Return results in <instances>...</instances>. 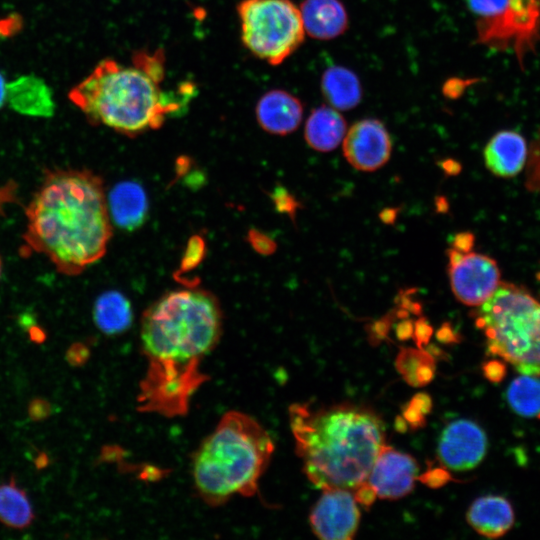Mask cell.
I'll return each instance as SVG.
<instances>
[{
  "mask_svg": "<svg viewBox=\"0 0 540 540\" xmlns=\"http://www.w3.org/2000/svg\"><path fill=\"white\" fill-rule=\"evenodd\" d=\"M505 365L497 360L488 361L483 365L485 377L492 382H500L505 376Z\"/></svg>",
  "mask_w": 540,
  "mask_h": 540,
  "instance_id": "obj_30",
  "label": "cell"
},
{
  "mask_svg": "<svg viewBox=\"0 0 540 540\" xmlns=\"http://www.w3.org/2000/svg\"><path fill=\"white\" fill-rule=\"evenodd\" d=\"M23 239L56 270L76 276L106 253L112 234L103 180L88 169L48 170L25 207Z\"/></svg>",
  "mask_w": 540,
  "mask_h": 540,
  "instance_id": "obj_2",
  "label": "cell"
},
{
  "mask_svg": "<svg viewBox=\"0 0 540 540\" xmlns=\"http://www.w3.org/2000/svg\"><path fill=\"white\" fill-rule=\"evenodd\" d=\"M17 184L10 180L0 185V217L4 216L5 206L8 203H17Z\"/></svg>",
  "mask_w": 540,
  "mask_h": 540,
  "instance_id": "obj_28",
  "label": "cell"
},
{
  "mask_svg": "<svg viewBox=\"0 0 540 540\" xmlns=\"http://www.w3.org/2000/svg\"><path fill=\"white\" fill-rule=\"evenodd\" d=\"M7 84L4 75L0 72V109L7 101Z\"/></svg>",
  "mask_w": 540,
  "mask_h": 540,
  "instance_id": "obj_38",
  "label": "cell"
},
{
  "mask_svg": "<svg viewBox=\"0 0 540 540\" xmlns=\"http://www.w3.org/2000/svg\"><path fill=\"white\" fill-rule=\"evenodd\" d=\"M517 0H466L470 10L480 21L478 24L479 37L482 42H492L498 39L508 11L514 8Z\"/></svg>",
  "mask_w": 540,
  "mask_h": 540,
  "instance_id": "obj_23",
  "label": "cell"
},
{
  "mask_svg": "<svg viewBox=\"0 0 540 540\" xmlns=\"http://www.w3.org/2000/svg\"><path fill=\"white\" fill-rule=\"evenodd\" d=\"M322 92L336 110L354 108L361 99V86L357 76L347 68H328L321 80Z\"/></svg>",
  "mask_w": 540,
  "mask_h": 540,
  "instance_id": "obj_21",
  "label": "cell"
},
{
  "mask_svg": "<svg viewBox=\"0 0 540 540\" xmlns=\"http://www.w3.org/2000/svg\"><path fill=\"white\" fill-rule=\"evenodd\" d=\"M96 326L107 335L125 332L132 324L133 312L129 300L118 291L102 293L93 308Z\"/></svg>",
  "mask_w": 540,
  "mask_h": 540,
  "instance_id": "obj_20",
  "label": "cell"
},
{
  "mask_svg": "<svg viewBox=\"0 0 540 540\" xmlns=\"http://www.w3.org/2000/svg\"><path fill=\"white\" fill-rule=\"evenodd\" d=\"M255 234L256 235L253 236L254 240L252 241L255 249L262 253H271L275 247V244L272 242V240L262 234H259L258 232H256Z\"/></svg>",
  "mask_w": 540,
  "mask_h": 540,
  "instance_id": "obj_36",
  "label": "cell"
},
{
  "mask_svg": "<svg viewBox=\"0 0 540 540\" xmlns=\"http://www.w3.org/2000/svg\"><path fill=\"white\" fill-rule=\"evenodd\" d=\"M164 62L161 50L137 52L131 65L104 59L68 97L93 125L130 137L158 129L168 116L182 113L195 93L191 83L165 90Z\"/></svg>",
  "mask_w": 540,
  "mask_h": 540,
  "instance_id": "obj_3",
  "label": "cell"
},
{
  "mask_svg": "<svg viewBox=\"0 0 540 540\" xmlns=\"http://www.w3.org/2000/svg\"><path fill=\"white\" fill-rule=\"evenodd\" d=\"M273 200L280 212H291L295 208V200L283 188H277L275 190Z\"/></svg>",
  "mask_w": 540,
  "mask_h": 540,
  "instance_id": "obj_31",
  "label": "cell"
},
{
  "mask_svg": "<svg viewBox=\"0 0 540 540\" xmlns=\"http://www.w3.org/2000/svg\"><path fill=\"white\" fill-rule=\"evenodd\" d=\"M256 116L260 126L267 132L286 135L298 128L303 116L301 102L283 90L264 94L257 103Z\"/></svg>",
  "mask_w": 540,
  "mask_h": 540,
  "instance_id": "obj_13",
  "label": "cell"
},
{
  "mask_svg": "<svg viewBox=\"0 0 540 540\" xmlns=\"http://www.w3.org/2000/svg\"><path fill=\"white\" fill-rule=\"evenodd\" d=\"M391 149L390 135L377 119L356 122L344 136V156L357 170L379 169L389 160Z\"/></svg>",
  "mask_w": 540,
  "mask_h": 540,
  "instance_id": "obj_11",
  "label": "cell"
},
{
  "mask_svg": "<svg viewBox=\"0 0 540 540\" xmlns=\"http://www.w3.org/2000/svg\"><path fill=\"white\" fill-rule=\"evenodd\" d=\"M309 520L318 538L348 540L358 529L360 512L350 490L327 489L312 508Z\"/></svg>",
  "mask_w": 540,
  "mask_h": 540,
  "instance_id": "obj_9",
  "label": "cell"
},
{
  "mask_svg": "<svg viewBox=\"0 0 540 540\" xmlns=\"http://www.w3.org/2000/svg\"><path fill=\"white\" fill-rule=\"evenodd\" d=\"M87 355V348L81 343H76L68 349L66 359L71 365H79L85 361Z\"/></svg>",
  "mask_w": 540,
  "mask_h": 540,
  "instance_id": "obj_33",
  "label": "cell"
},
{
  "mask_svg": "<svg viewBox=\"0 0 540 540\" xmlns=\"http://www.w3.org/2000/svg\"><path fill=\"white\" fill-rule=\"evenodd\" d=\"M345 134L346 121L335 108L318 107L306 121V142L317 151L328 152L335 149Z\"/></svg>",
  "mask_w": 540,
  "mask_h": 540,
  "instance_id": "obj_19",
  "label": "cell"
},
{
  "mask_svg": "<svg viewBox=\"0 0 540 540\" xmlns=\"http://www.w3.org/2000/svg\"><path fill=\"white\" fill-rule=\"evenodd\" d=\"M110 219L128 231L141 227L148 213V200L143 187L134 181L116 184L107 198Z\"/></svg>",
  "mask_w": 540,
  "mask_h": 540,
  "instance_id": "obj_16",
  "label": "cell"
},
{
  "mask_svg": "<svg viewBox=\"0 0 540 540\" xmlns=\"http://www.w3.org/2000/svg\"><path fill=\"white\" fill-rule=\"evenodd\" d=\"M300 12L304 29L311 37L331 39L347 28V13L339 0H304Z\"/></svg>",
  "mask_w": 540,
  "mask_h": 540,
  "instance_id": "obj_18",
  "label": "cell"
},
{
  "mask_svg": "<svg viewBox=\"0 0 540 540\" xmlns=\"http://www.w3.org/2000/svg\"><path fill=\"white\" fill-rule=\"evenodd\" d=\"M32 505L26 492L14 478L0 484V522L10 528L24 529L34 520Z\"/></svg>",
  "mask_w": 540,
  "mask_h": 540,
  "instance_id": "obj_22",
  "label": "cell"
},
{
  "mask_svg": "<svg viewBox=\"0 0 540 540\" xmlns=\"http://www.w3.org/2000/svg\"><path fill=\"white\" fill-rule=\"evenodd\" d=\"M1 275H2V259L0 257V278H1Z\"/></svg>",
  "mask_w": 540,
  "mask_h": 540,
  "instance_id": "obj_40",
  "label": "cell"
},
{
  "mask_svg": "<svg viewBox=\"0 0 540 540\" xmlns=\"http://www.w3.org/2000/svg\"><path fill=\"white\" fill-rule=\"evenodd\" d=\"M487 444L486 433L477 423L459 419L450 422L442 431L437 454L450 470L467 471L483 460Z\"/></svg>",
  "mask_w": 540,
  "mask_h": 540,
  "instance_id": "obj_10",
  "label": "cell"
},
{
  "mask_svg": "<svg viewBox=\"0 0 540 540\" xmlns=\"http://www.w3.org/2000/svg\"><path fill=\"white\" fill-rule=\"evenodd\" d=\"M205 254V242L199 236H193L184 253L181 268L183 271L193 269L200 263Z\"/></svg>",
  "mask_w": 540,
  "mask_h": 540,
  "instance_id": "obj_27",
  "label": "cell"
},
{
  "mask_svg": "<svg viewBox=\"0 0 540 540\" xmlns=\"http://www.w3.org/2000/svg\"><path fill=\"white\" fill-rule=\"evenodd\" d=\"M51 413L50 403L42 398L33 399L28 406V414L34 421L46 419Z\"/></svg>",
  "mask_w": 540,
  "mask_h": 540,
  "instance_id": "obj_29",
  "label": "cell"
},
{
  "mask_svg": "<svg viewBox=\"0 0 540 540\" xmlns=\"http://www.w3.org/2000/svg\"><path fill=\"white\" fill-rule=\"evenodd\" d=\"M431 334H432V328L424 319H420L416 322L415 336L419 345L422 342L426 343L428 339L430 338Z\"/></svg>",
  "mask_w": 540,
  "mask_h": 540,
  "instance_id": "obj_35",
  "label": "cell"
},
{
  "mask_svg": "<svg viewBox=\"0 0 540 540\" xmlns=\"http://www.w3.org/2000/svg\"><path fill=\"white\" fill-rule=\"evenodd\" d=\"M466 518L479 534L488 538H497L513 526L514 511L510 502L504 497L486 495L471 504Z\"/></svg>",
  "mask_w": 540,
  "mask_h": 540,
  "instance_id": "obj_17",
  "label": "cell"
},
{
  "mask_svg": "<svg viewBox=\"0 0 540 540\" xmlns=\"http://www.w3.org/2000/svg\"><path fill=\"white\" fill-rule=\"evenodd\" d=\"M30 338L35 342H43L45 340V333L37 326H31L29 329Z\"/></svg>",
  "mask_w": 540,
  "mask_h": 540,
  "instance_id": "obj_37",
  "label": "cell"
},
{
  "mask_svg": "<svg viewBox=\"0 0 540 540\" xmlns=\"http://www.w3.org/2000/svg\"><path fill=\"white\" fill-rule=\"evenodd\" d=\"M396 367L404 379L413 386H423L434 376V361L431 355L415 349H402Z\"/></svg>",
  "mask_w": 540,
  "mask_h": 540,
  "instance_id": "obj_25",
  "label": "cell"
},
{
  "mask_svg": "<svg viewBox=\"0 0 540 540\" xmlns=\"http://www.w3.org/2000/svg\"><path fill=\"white\" fill-rule=\"evenodd\" d=\"M527 157L524 137L512 130L496 133L484 149L487 168L496 176L510 178L523 168Z\"/></svg>",
  "mask_w": 540,
  "mask_h": 540,
  "instance_id": "obj_15",
  "label": "cell"
},
{
  "mask_svg": "<svg viewBox=\"0 0 540 540\" xmlns=\"http://www.w3.org/2000/svg\"><path fill=\"white\" fill-rule=\"evenodd\" d=\"M7 102L16 112L31 117H51L56 107L48 84L32 74L8 82Z\"/></svg>",
  "mask_w": 540,
  "mask_h": 540,
  "instance_id": "obj_14",
  "label": "cell"
},
{
  "mask_svg": "<svg viewBox=\"0 0 540 540\" xmlns=\"http://www.w3.org/2000/svg\"><path fill=\"white\" fill-rule=\"evenodd\" d=\"M222 326L220 303L205 289H177L154 301L141 318L147 367L137 409L169 418L185 415L192 396L208 379L200 367L218 344Z\"/></svg>",
  "mask_w": 540,
  "mask_h": 540,
  "instance_id": "obj_1",
  "label": "cell"
},
{
  "mask_svg": "<svg viewBox=\"0 0 540 540\" xmlns=\"http://www.w3.org/2000/svg\"><path fill=\"white\" fill-rule=\"evenodd\" d=\"M242 41L271 65H279L304 40L300 9L290 0H243L238 5Z\"/></svg>",
  "mask_w": 540,
  "mask_h": 540,
  "instance_id": "obj_7",
  "label": "cell"
},
{
  "mask_svg": "<svg viewBox=\"0 0 540 540\" xmlns=\"http://www.w3.org/2000/svg\"><path fill=\"white\" fill-rule=\"evenodd\" d=\"M511 408L523 417H540V379L525 375L517 377L507 389Z\"/></svg>",
  "mask_w": 540,
  "mask_h": 540,
  "instance_id": "obj_24",
  "label": "cell"
},
{
  "mask_svg": "<svg viewBox=\"0 0 540 540\" xmlns=\"http://www.w3.org/2000/svg\"><path fill=\"white\" fill-rule=\"evenodd\" d=\"M353 495L356 502L366 507H369L377 497L374 489L366 481L355 489Z\"/></svg>",
  "mask_w": 540,
  "mask_h": 540,
  "instance_id": "obj_32",
  "label": "cell"
},
{
  "mask_svg": "<svg viewBox=\"0 0 540 540\" xmlns=\"http://www.w3.org/2000/svg\"><path fill=\"white\" fill-rule=\"evenodd\" d=\"M431 409V399L424 393H419L411 400L403 411V415L412 427L422 426L424 416Z\"/></svg>",
  "mask_w": 540,
  "mask_h": 540,
  "instance_id": "obj_26",
  "label": "cell"
},
{
  "mask_svg": "<svg viewBox=\"0 0 540 540\" xmlns=\"http://www.w3.org/2000/svg\"><path fill=\"white\" fill-rule=\"evenodd\" d=\"M412 333V326L409 322L401 323L397 328V335L399 338H407Z\"/></svg>",
  "mask_w": 540,
  "mask_h": 540,
  "instance_id": "obj_39",
  "label": "cell"
},
{
  "mask_svg": "<svg viewBox=\"0 0 540 540\" xmlns=\"http://www.w3.org/2000/svg\"><path fill=\"white\" fill-rule=\"evenodd\" d=\"M475 315L490 355L522 374L540 376V301L518 286L500 283Z\"/></svg>",
  "mask_w": 540,
  "mask_h": 540,
  "instance_id": "obj_6",
  "label": "cell"
},
{
  "mask_svg": "<svg viewBox=\"0 0 540 540\" xmlns=\"http://www.w3.org/2000/svg\"><path fill=\"white\" fill-rule=\"evenodd\" d=\"M289 423L304 473L321 490H355L385 445L382 420L362 406L295 403Z\"/></svg>",
  "mask_w": 540,
  "mask_h": 540,
  "instance_id": "obj_4",
  "label": "cell"
},
{
  "mask_svg": "<svg viewBox=\"0 0 540 540\" xmlns=\"http://www.w3.org/2000/svg\"><path fill=\"white\" fill-rule=\"evenodd\" d=\"M273 451L270 434L257 420L240 411L225 413L193 454L197 493L210 506L254 495Z\"/></svg>",
  "mask_w": 540,
  "mask_h": 540,
  "instance_id": "obj_5",
  "label": "cell"
},
{
  "mask_svg": "<svg viewBox=\"0 0 540 540\" xmlns=\"http://www.w3.org/2000/svg\"><path fill=\"white\" fill-rule=\"evenodd\" d=\"M474 236L469 232H462L455 236L453 248L460 252H468L472 250Z\"/></svg>",
  "mask_w": 540,
  "mask_h": 540,
  "instance_id": "obj_34",
  "label": "cell"
},
{
  "mask_svg": "<svg viewBox=\"0 0 540 540\" xmlns=\"http://www.w3.org/2000/svg\"><path fill=\"white\" fill-rule=\"evenodd\" d=\"M418 471V464L412 456L385 444L366 482L379 498L395 500L412 491Z\"/></svg>",
  "mask_w": 540,
  "mask_h": 540,
  "instance_id": "obj_12",
  "label": "cell"
},
{
  "mask_svg": "<svg viewBox=\"0 0 540 540\" xmlns=\"http://www.w3.org/2000/svg\"><path fill=\"white\" fill-rule=\"evenodd\" d=\"M448 257L452 292L465 305L480 306L501 283L498 265L487 255L452 248Z\"/></svg>",
  "mask_w": 540,
  "mask_h": 540,
  "instance_id": "obj_8",
  "label": "cell"
}]
</instances>
